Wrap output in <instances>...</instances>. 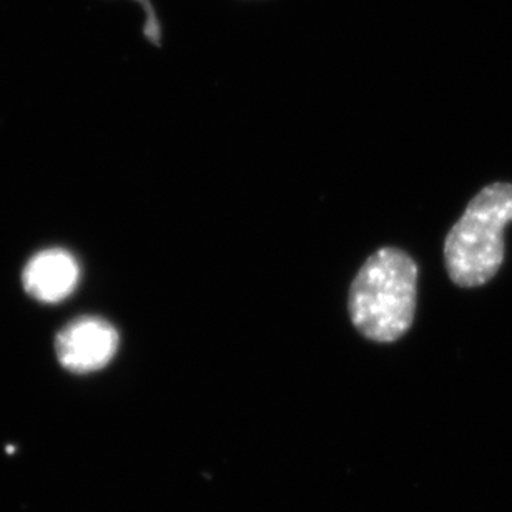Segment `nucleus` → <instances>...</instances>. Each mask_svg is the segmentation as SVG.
<instances>
[{
    "mask_svg": "<svg viewBox=\"0 0 512 512\" xmlns=\"http://www.w3.org/2000/svg\"><path fill=\"white\" fill-rule=\"evenodd\" d=\"M512 222V185L493 183L468 203L444 243L449 278L463 288L486 285L504 260V228Z\"/></svg>",
    "mask_w": 512,
    "mask_h": 512,
    "instance_id": "f03ea898",
    "label": "nucleus"
},
{
    "mask_svg": "<svg viewBox=\"0 0 512 512\" xmlns=\"http://www.w3.org/2000/svg\"><path fill=\"white\" fill-rule=\"evenodd\" d=\"M142 2L143 7L147 10V24H145V35L152 40L153 44H160V27H158L157 15L153 12L152 5L147 0H138Z\"/></svg>",
    "mask_w": 512,
    "mask_h": 512,
    "instance_id": "39448f33",
    "label": "nucleus"
},
{
    "mask_svg": "<svg viewBox=\"0 0 512 512\" xmlns=\"http://www.w3.org/2000/svg\"><path fill=\"white\" fill-rule=\"evenodd\" d=\"M119 350V333L109 321L82 316L70 321L55 341V353L65 370L87 375L109 365Z\"/></svg>",
    "mask_w": 512,
    "mask_h": 512,
    "instance_id": "7ed1b4c3",
    "label": "nucleus"
},
{
    "mask_svg": "<svg viewBox=\"0 0 512 512\" xmlns=\"http://www.w3.org/2000/svg\"><path fill=\"white\" fill-rule=\"evenodd\" d=\"M418 266L399 248H381L358 271L350 290L356 330L376 343H393L413 325Z\"/></svg>",
    "mask_w": 512,
    "mask_h": 512,
    "instance_id": "f257e3e1",
    "label": "nucleus"
},
{
    "mask_svg": "<svg viewBox=\"0 0 512 512\" xmlns=\"http://www.w3.org/2000/svg\"><path fill=\"white\" fill-rule=\"evenodd\" d=\"M80 266L74 255L62 248H50L30 258L22 281L35 300L59 303L79 285Z\"/></svg>",
    "mask_w": 512,
    "mask_h": 512,
    "instance_id": "20e7f679",
    "label": "nucleus"
}]
</instances>
